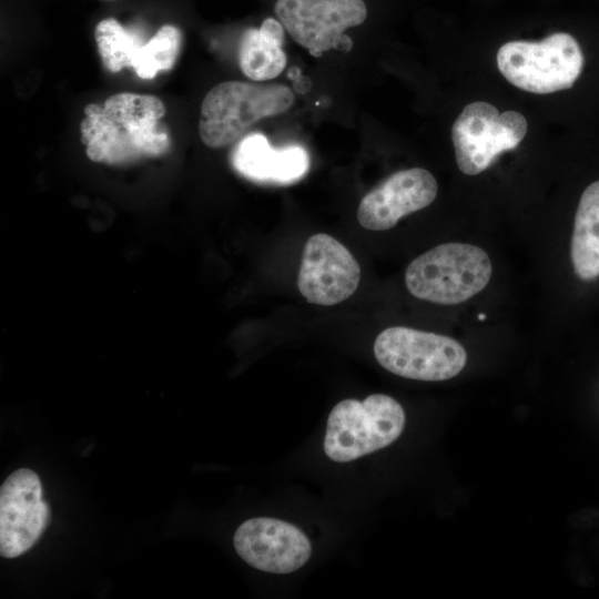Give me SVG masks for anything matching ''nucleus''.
<instances>
[{
    "label": "nucleus",
    "instance_id": "f257e3e1",
    "mask_svg": "<svg viewBox=\"0 0 599 599\" xmlns=\"http://www.w3.org/2000/svg\"><path fill=\"white\" fill-rule=\"evenodd\" d=\"M83 112L81 142L93 162L125 165L170 150V136L160 123L165 105L155 95L115 93L102 106L90 103Z\"/></svg>",
    "mask_w": 599,
    "mask_h": 599
},
{
    "label": "nucleus",
    "instance_id": "f03ea898",
    "mask_svg": "<svg viewBox=\"0 0 599 599\" xmlns=\"http://www.w3.org/2000/svg\"><path fill=\"white\" fill-rule=\"evenodd\" d=\"M294 102L284 84L224 81L214 85L201 105L199 134L212 149L231 145L257 121L281 114Z\"/></svg>",
    "mask_w": 599,
    "mask_h": 599
},
{
    "label": "nucleus",
    "instance_id": "7ed1b4c3",
    "mask_svg": "<svg viewBox=\"0 0 599 599\" xmlns=\"http://www.w3.org/2000/svg\"><path fill=\"white\" fill-rule=\"evenodd\" d=\"M493 266L480 247L464 243L437 245L414 258L406 268L409 293L441 305L463 303L486 287Z\"/></svg>",
    "mask_w": 599,
    "mask_h": 599
},
{
    "label": "nucleus",
    "instance_id": "20e7f679",
    "mask_svg": "<svg viewBox=\"0 0 599 599\" xmlns=\"http://www.w3.org/2000/svg\"><path fill=\"white\" fill-rule=\"evenodd\" d=\"M404 425V409L390 396L344 399L328 415L324 451L334 461H351L392 444Z\"/></svg>",
    "mask_w": 599,
    "mask_h": 599
},
{
    "label": "nucleus",
    "instance_id": "39448f33",
    "mask_svg": "<svg viewBox=\"0 0 599 599\" xmlns=\"http://www.w3.org/2000/svg\"><path fill=\"white\" fill-rule=\"evenodd\" d=\"M578 41L567 32H555L541 41H509L497 52L501 74L515 87L532 93L571 88L583 69Z\"/></svg>",
    "mask_w": 599,
    "mask_h": 599
},
{
    "label": "nucleus",
    "instance_id": "423d86ee",
    "mask_svg": "<svg viewBox=\"0 0 599 599\" xmlns=\"http://www.w3.org/2000/svg\"><path fill=\"white\" fill-rule=\"evenodd\" d=\"M373 351L377 362L390 373L427 382L456 376L467 361L465 348L454 338L404 326L380 332Z\"/></svg>",
    "mask_w": 599,
    "mask_h": 599
},
{
    "label": "nucleus",
    "instance_id": "0eeeda50",
    "mask_svg": "<svg viewBox=\"0 0 599 599\" xmlns=\"http://www.w3.org/2000/svg\"><path fill=\"white\" fill-rule=\"evenodd\" d=\"M527 129L525 116L517 111L500 113L484 101L467 104L451 128L458 169L467 175L483 172L501 152L515 149Z\"/></svg>",
    "mask_w": 599,
    "mask_h": 599
},
{
    "label": "nucleus",
    "instance_id": "6e6552de",
    "mask_svg": "<svg viewBox=\"0 0 599 599\" xmlns=\"http://www.w3.org/2000/svg\"><path fill=\"white\" fill-rule=\"evenodd\" d=\"M274 12L296 43L321 57L331 49H352L345 31L364 22L367 8L363 0H277Z\"/></svg>",
    "mask_w": 599,
    "mask_h": 599
},
{
    "label": "nucleus",
    "instance_id": "1a4fd4ad",
    "mask_svg": "<svg viewBox=\"0 0 599 599\" xmlns=\"http://www.w3.org/2000/svg\"><path fill=\"white\" fill-rule=\"evenodd\" d=\"M361 281V266L335 237L312 235L302 252L297 288L307 303L332 306L352 296Z\"/></svg>",
    "mask_w": 599,
    "mask_h": 599
},
{
    "label": "nucleus",
    "instance_id": "9d476101",
    "mask_svg": "<svg viewBox=\"0 0 599 599\" xmlns=\"http://www.w3.org/2000/svg\"><path fill=\"white\" fill-rule=\"evenodd\" d=\"M50 517L39 476L26 468L13 471L0 489V554L16 558L41 537Z\"/></svg>",
    "mask_w": 599,
    "mask_h": 599
},
{
    "label": "nucleus",
    "instance_id": "9b49d317",
    "mask_svg": "<svg viewBox=\"0 0 599 599\" xmlns=\"http://www.w3.org/2000/svg\"><path fill=\"white\" fill-rule=\"evenodd\" d=\"M238 556L250 566L272 573H290L306 564L312 546L292 524L267 517L244 521L234 535Z\"/></svg>",
    "mask_w": 599,
    "mask_h": 599
},
{
    "label": "nucleus",
    "instance_id": "f8f14e48",
    "mask_svg": "<svg viewBox=\"0 0 599 599\" xmlns=\"http://www.w3.org/2000/svg\"><path fill=\"white\" fill-rule=\"evenodd\" d=\"M438 185L422 167L400 170L368 192L357 207V221L366 230L386 231L398 221L432 204Z\"/></svg>",
    "mask_w": 599,
    "mask_h": 599
},
{
    "label": "nucleus",
    "instance_id": "ddd939ff",
    "mask_svg": "<svg viewBox=\"0 0 599 599\" xmlns=\"http://www.w3.org/2000/svg\"><path fill=\"white\" fill-rule=\"evenodd\" d=\"M232 164L251 181L291 184L307 173L309 158L302 146L274 149L265 135L251 133L237 142L232 152Z\"/></svg>",
    "mask_w": 599,
    "mask_h": 599
},
{
    "label": "nucleus",
    "instance_id": "4468645a",
    "mask_svg": "<svg viewBox=\"0 0 599 599\" xmlns=\"http://www.w3.org/2000/svg\"><path fill=\"white\" fill-rule=\"evenodd\" d=\"M284 39L283 26L273 18H266L260 28L246 29L238 50L242 72L256 82L276 78L287 62L282 49Z\"/></svg>",
    "mask_w": 599,
    "mask_h": 599
},
{
    "label": "nucleus",
    "instance_id": "2eb2a0df",
    "mask_svg": "<svg viewBox=\"0 0 599 599\" xmlns=\"http://www.w3.org/2000/svg\"><path fill=\"white\" fill-rule=\"evenodd\" d=\"M571 261L576 275L585 281L599 276V181L582 193L575 215Z\"/></svg>",
    "mask_w": 599,
    "mask_h": 599
},
{
    "label": "nucleus",
    "instance_id": "dca6fc26",
    "mask_svg": "<svg viewBox=\"0 0 599 599\" xmlns=\"http://www.w3.org/2000/svg\"><path fill=\"white\" fill-rule=\"evenodd\" d=\"M182 44L181 31L172 26H162L144 44H141L130 67L141 79H153L160 71H167L174 65Z\"/></svg>",
    "mask_w": 599,
    "mask_h": 599
},
{
    "label": "nucleus",
    "instance_id": "f3484780",
    "mask_svg": "<svg viewBox=\"0 0 599 599\" xmlns=\"http://www.w3.org/2000/svg\"><path fill=\"white\" fill-rule=\"evenodd\" d=\"M94 37L101 60L111 72L130 67L136 49L142 44L114 18L101 20L95 27Z\"/></svg>",
    "mask_w": 599,
    "mask_h": 599
},
{
    "label": "nucleus",
    "instance_id": "a211bd4d",
    "mask_svg": "<svg viewBox=\"0 0 599 599\" xmlns=\"http://www.w3.org/2000/svg\"><path fill=\"white\" fill-rule=\"evenodd\" d=\"M479 319H484V314H480V315H479Z\"/></svg>",
    "mask_w": 599,
    "mask_h": 599
}]
</instances>
